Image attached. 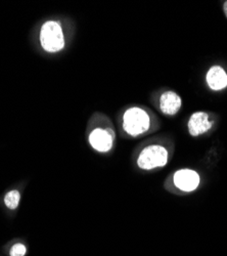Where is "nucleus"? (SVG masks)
Masks as SVG:
<instances>
[{
  "label": "nucleus",
  "mask_w": 227,
  "mask_h": 256,
  "mask_svg": "<svg viewBox=\"0 0 227 256\" xmlns=\"http://www.w3.org/2000/svg\"><path fill=\"white\" fill-rule=\"evenodd\" d=\"M40 46L46 52L56 54L65 48V35L57 20H46L39 33Z\"/></svg>",
  "instance_id": "nucleus-1"
},
{
  "label": "nucleus",
  "mask_w": 227,
  "mask_h": 256,
  "mask_svg": "<svg viewBox=\"0 0 227 256\" xmlns=\"http://www.w3.org/2000/svg\"><path fill=\"white\" fill-rule=\"evenodd\" d=\"M151 120L148 113L134 106L128 109L123 116V130L131 136H138L147 132L150 128Z\"/></svg>",
  "instance_id": "nucleus-2"
},
{
  "label": "nucleus",
  "mask_w": 227,
  "mask_h": 256,
  "mask_svg": "<svg viewBox=\"0 0 227 256\" xmlns=\"http://www.w3.org/2000/svg\"><path fill=\"white\" fill-rule=\"evenodd\" d=\"M168 162V151L162 146L152 144L144 148L137 158V165L142 170L163 167Z\"/></svg>",
  "instance_id": "nucleus-3"
},
{
  "label": "nucleus",
  "mask_w": 227,
  "mask_h": 256,
  "mask_svg": "<svg viewBox=\"0 0 227 256\" xmlns=\"http://www.w3.org/2000/svg\"><path fill=\"white\" fill-rule=\"evenodd\" d=\"M115 134L110 130L95 128L89 134L90 146L99 153H107L113 148Z\"/></svg>",
  "instance_id": "nucleus-4"
},
{
  "label": "nucleus",
  "mask_w": 227,
  "mask_h": 256,
  "mask_svg": "<svg viewBox=\"0 0 227 256\" xmlns=\"http://www.w3.org/2000/svg\"><path fill=\"white\" fill-rule=\"evenodd\" d=\"M175 186L183 192H193L200 184V176L191 169H181L174 174Z\"/></svg>",
  "instance_id": "nucleus-5"
},
{
  "label": "nucleus",
  "mask_w": 227,
  "mask_h": 256,
  "mask_svg": "<svg viewBox=\"0 0 227 256\" xmlns=\"http://www.w3.org/2000/svg\"><path fill=\"white\" fill-rule=\"evenodd\" d=\"M208 118V114L205 112H197L193 114L188 125L191 136H199L207 132L213 126V122H210Z\"/></svg>",
  "instance_id": "nucleus-6"
},
{
  "label": "nucleus",
  "mask_w": 227,
  "mask_h": 256,
  "mask_svg": "<svg viewBox=\"0 0 227 256\" xmlns=\"http://www.w3.org/2000/svg\"><path fill=\"white\" fill-rule=\"evenodd\" d=\"M181 106V98L174 92H164L160 98V109L166 115H175Z\"/></svg>",
  "instance_id": "nucleus-7"
},
{
  "label": "nucleus",
  "mask_w": 227,
  "mask_h": 256,
  "mask_svg": "<svg viewBox=\"0 0 227 256\" xmlns=\"http://www.w3.org/2000/svg\"><path fill=\"white\" fill-rule=\"evenodd\" d=\"M207 83L213 90H221L227 86V74L219 66L212 67L207 73Z\"/></svg>",
  "instance_id": "nucleus-8"
},
{
  "label": "nucleus",
  "mask_w": 227,
  "mask_h": 256,
  "mask_svg": "<svg viewBox=\"0 0 227 256\" xmlns=\"http://www.w3.org/2000/svg\"><path fill=\"white\" fill-rule=\"evenodd\" d=\"M20 202V193L17 190H10L6 192L3 197L4 206L9 210H15Z\"/></svg>",
  "instance_id": "nucleus-9"
},
{
  "label": "nucleus",
  "mask_w": 227,
  "mask_h": 256,
  "mask_svg": "<svg viewBox=\"0 0 227 256\" xmlns=\"http://www.w3.org/2000/svg\"><path fill=\"white\" fill-rule=\"evenodd\" d=\"M8 254H9V256H26L27 246L22 242L14 243L10 247V249L8 251Z\"/></svg>",
  "instance_id": "nucleus-10"
},
{
  "label": "nucleus",
  "mask_w": 227,
  "mask_h": 256,
  "mask_svg": "<svg viewBox=\"0 0 227 256\" xmlns=\"http://www.w3.org/2000/svg\"><path fill=\"white\" fill-rule=\"evenodd\" d=\"M223 10H224V12H225V16L227 18V2L224 4V6H223Z\"/></svg>",
  "instance_id": "nucleus-11"
}]
</instances>
